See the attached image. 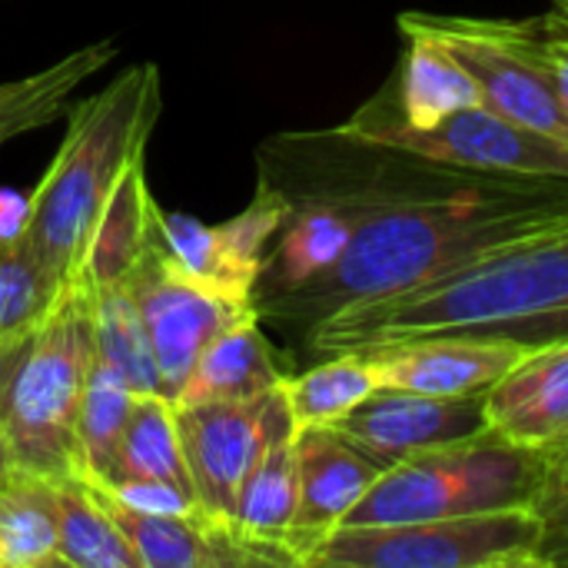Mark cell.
<instances>
[{
    "mask_svg": "<svg viewBox=\"0 0 568 568\" xmlns=\"http://www.w3.org/2000/svg\"><path fill=\"white\" fill-rule=\"evenodd\" d=\"M90 363L93 313L80 280L63 286L33 326L0 343V429L17 473L83 479L77 419Z\"/></svg>",
    "mask_w": 568,
    "mask_h": 568,
    "instance_id": "cell-4",
    "label": "cell"
},
{
    "mask_svg": "<svg viewBox=\"0 0 568 568\" xmlns=\"http://www.w3.org/2000/svg\"><path fill=\"white\" fill-rule=\"evenodd\" d=\"M110 499L143 516H206L200 499L163 479H93Z\"/></svg>",
    "mask_w": 568,
    "mask_h": 568,
    "instance_id": "cell-31",
    "label": "cell"
},
{
    "mask_svg": "<svg viewBox=\"0 0 568 568\" xmlns=\"http://www.w3.org/2000/svg\"><path fill=\"white\" fill-rule=\"evenodd\" d=\"M10 476H17V466H13L10 446H7V439H3V429H0V483H7Z\"/></svg>",
    "mask_w": 568,
    "mask_h": 568,
    "instance_id": "cell-34",
    "label": "cell"
},
{
    "mask_svg": "<svg viewBox=\"0 0 568 568\" xmlns=\"http://www.w3.org/2000/svg\"><path fill=\"white\" fill-rule=\"evenodd\" d=\"M466 333L526 346L568 339V226L513 243L416 290L346 306L306 333L316 356Z\"/></svg>",
    "mask_w": 568,
    "mask_h": 568,
    "instance_id": "cell-2",
    "label": "cell"
},
{
    "mask_svg": "<svg viewBox=\"0 0 568 568\" xmlns=\"http://www.w3.org/2000/svg\"><path fill=\"white\" fill-rule=\"evenodd\" d=\"M366 193L343 256L303 290L256 306L260 320L310 333L346 306L416 290L568 226V180L466 173L399 150Z\"/></svg>",
    "mask_w": 568,
    "mask_h": 568,
    "instance_id": "cell-1",
    "label": "cell"
},
{
    "mask_svg": "<svg viewBox=\"0 0 568 568\" xmlns=\"http://www.w3.org/2000/svg\"><path fill=\"white\" fill-rule=\"evenodd\" d=\"M160 106L153 63L123 70L106 90L73 106L63 143L30 193V220L20 236L57 290L77 280L90 230L126 163L146 150Z\"/></svg>",
    "mask_w": 568,
    "mask_h": 568,
    "instance_id": "cell-3",
    "label": "cell"
},
{
    "mask_svg": "<svg viewBox=\"0 0 568 568\" xmlns=\"http://www.w3.org/2000/svg\"><path fill=\"white\" fill-rule=\"evenodd\" d=\"M293 376L283 353L266 339L260 329L256 306L240 313L196 359L193 373L186 376L176 406L196 403H236V399H260L280 389Z\"/></svg>",
    "mask_w": 568,
    "mask_h": 568,
    "instance_id": "cell-18",
    "label": "cell"
},
{
    "mask_svg": "<svg viewBox=\"0 0 568 568\" xmlns=\"http://www.w3.org/2000/svg\"><path fill=\"white\" fill-rule=\"evenodd\" d=\"M546 456V463H562V459H568V436L556 446V449H549V453H542Z\"/></svg>",
    "mask_w": 568,
    "mask_h": 568,
    "instance_id": "cell-35",
    "label": "cell"
},
{
    "mask_svg": "<svg viewBox=\"0 0 568 568\" xmlns=\"http://www.w3.org/2000/svg\"><path fill=\"white\" fill-rule=\"evenodd\" d=\"M276 393L280 389L260 399L176 406V426H180L190 486L203 513L226 529L233 523L240 486L263 449Z\"/></svg>",
    "mask_w": 568,
    "mask_h": 568,
    "instance_id": "cell-11",
    "label": "cell"
},
{
    "mask_svg": "<svg viewBox=\"0 0 568 568\" xmlns=\"http://www.w3.org/2000/svg\"><path fill=\"white\" fill-rule=\"evenodd\" d=\"M113 53L116 47L110 40H97L67 53L63 60L43 70L3 80L0 83V146L27 130L47 126L63 110L67 97L80 90V83H87L97 70H103L113 60Z\"/></svg>",
    "mask_w": 568,
    "mask_h": 568,
    "instance_id": "cell-22",
    "label": "cell"
},
{
    "mask_svg": "<svg viewBox=\"0 0 568 568\" xmlns=\"http://www.w3.org/2000/svg\"><path fill=\"white\" fill-rule=\"evenodd\" d=\"M296 433L300 429L290 419L280 386L263 449L240 486L230 523L233 536L260 559V566H296L290 552V536L300 506Z\"/></svg>",
    "mask_w": 568,
    "mask_h": 568,
    "instance_id": "cell-15",
    "label": "cell"
},
{
    "mask_svg": "<svg viewBox=\"0 0 568 568\" xmlns=\"http://www.w3.org/2000/svg\"><path fill=\"white\" fill-rule=\"evenodd\" d=\"M379 389L376 359L369 353H333L300 376H286L283 399L296 429L336 426L363 399Z\"/></svg>",
    "mask_w": 568,
    "mask_h": 568,
    "instance_id": "cell-25",
    "label": "cell"
},
{
    "mask_svg": "<svg viewBox=\"0 0 568 568\" xmlns=\"http://www.w3.org/2000/svg\"><path fill=\"white\" fill-rule=\"evenodd\" d=\"M57 552L63 568H143L123 529L87 479L53 483Z\"/></svg>",
    "mask_w": 568,
    "mask_h": 568,
    "instance_id": "cell-23",
    "label": "cell"
},
{
    "mask_svg": "<svg viewBox=\"0 0 568 568\" xmlns=\"http://www.w3.org/2000/svg\"><path fill=\"white\" fill-rule=\"evenodd\" d=\"M110 479H163V483H173V486L193 493L190 473L183 463L176 403L170 396H163V393H136L133 396V409L120 433L116 463H113Z\"/></svg>",
    "mask_w": 568,
    "mask_h": 568,
    "instance_id": "cell-24",
    "label": "cell"
},
{
    "mask_svg": "<svg viewBox=\"0 0 568 568\" xmlns=\"http://www.w3.org/2000/svg\"><path fill=\"white\" fill-rule=\"evenodd\" d=\"M552 3H556V10H559V13H566L568 17V0H552Z\"/></svg>",
    "mask_w": 568,
    "mask_h": 568,
    "instance_id": "cell-36",
    "label": "cell"
},
{
    "mask_svg": "<svg viewBox=\"0 0 568 568\" xmlns=\"http://www.w3.org/2000/svg\"><path fill=\"white\" fill-rule=\"evenodd\" d=\"M293 213V196L260 176L256 196L226 223L206 226L183 213H156V243L163 256L200 290L230 300L253 303L266 246Z\"/></svg>",
    "mask_w": 568,
    "mask_h": 568,
    "instance_id": "cell-9",
    "label": "cell"
},
{
    "mask_svg": "<svg viewBox=\"0 0 568 568\" xmlns=\"http://www.w3.org/2000/svg\"><path fill=\"white\" fill-rule=\"evenodd\" d=\"M333 429L379 466L489 433L483 396H426L409 389H376Z\"/></svg>",
    "mask_w": 568,
    "mask_h": 568,
    "instance_id": "cell-12",
    "label": "cell"
},
{
    "mask_svg": "<svg viewBox=\"0 0 568 568\" xmlns=\"http://www.w3.org/2000/svg\"><path fill=\"white\" fill-rule=\"evenodd\" d=\"M333 136L383 146L423 156L429 163L466 170V173H489V176H556L568 180V146L536 133L493 106L479 103L469 110H456L433 126H409L403 123L386 97L379 93L366 106H359Z\"/></svg>",
    "mask_w": 568,
    "mask_h": 568,
    "instance_id": "cell-7",
    "label": "cell"
},
{
    "mask_svg": "<svg viewBox=\"0 0 568 568\" xmlns=\"http://www.w3.org/2000/svg\"><path fill=\"white\" fill-rule=\"evenodd\" d=\"M50 566L63 568L57 552L53 483L17 473L0 483V568Z\"/></svg>",
    "mask_w": 568,
    "mask_h": 568,
    "instance_id": "cell-26",
    "label": "cell"
},
{
    "mask_svg": "<svg viewBox=\"0 0 568 568\" xmlns=\"http://www.w3.org/2000/svg\"><path fill=\"white\" fill-rule=\"evenodd\" d=\"M406 50L393 83L383 90L393 113L409 126H433L456 110L483 103L473 73L436 40L423 33H403Z\"/></svg>",
    "mask_w": 568,
    "mask_h": 568,
    "instance_id": "cell-21",
    "label": "cell"
},
{
    "mask_svg": "<svg viewBox=\"0 0 568 568\" xmlns=\"http://www.w3.org/2000/svg\"><path fill=\"white\" fill-rule=\"evenodd\" d=\"M30 220V193L0 186V240H20Z\"/></svg>",
    "mask_w": 568,
    "mask_h": 568,
    "instance_id": "cell-33",
    "label": "cell"
},
{
    "mask_svg": "<svg viewBox=\"0 0 568 568\" xmlns=\"http://www.w3.org/2000/svg\"><path fill=\"white\" fill-rule=\"evenodd\" d=\"M140 310L163 396L176 399L203 349L253 303H230L193 286L160 250L156 230L143 256L123 280Z\"/></svg>",
    "mask_w": 568,
    "mask_h": 568,
    "instance_id": "cell-10",
    "label": "cell"
},
{
    "mask_svg": "<svg viewBox=\"0 0 568 568\" xmlns=\"http://www.w3.org/2000/svg\"><path fill=\"white\" fill-rule=\"evenodd\" d=\"M156 213H160V203L153 200L146 186V150H140L120 173L113 193L106 196L100 220L90 230L77 280L87 286L126 280V273L133 270V263L143 256V250L153 240Z\"/></svg>",
    "mask_w": 568,
    "mask_h": 568,
    "instance_id": "cell-20",
    "label": "cell"
},
{
    "mask_svg": "<svg viewBox=\"0 0 568 568\" xmlns=\"http://www.w3.org/2000/svg\"><path fill=\"white\" fill-rule=\"evenodd\" d=\"M366 183L326 196H310L303 203L293 200V213L280 226L276 246L266 253L260 283L253 290V306L290 296L326 273L343 256L366 210Z\"/></svg>",
    "mask_w": 568,
    "mask_h": 568,
    "instance_id": "cell-16",
    "label": "cell"
},
{
    "mask_svg": "<svg viewBox=\"0 0 568 568\" xmlns=\"http://www.w3.org/2000/svg\"><path fill=\"white\" fill-rule=\"evenodd\" d=\"M546 456L486 433L479 439L413 453L379 473L343 526H399L532 506Z\"/></svg>",
    "mask_w": 568,
    "mask_h": 568,
    "instance_id": "cell-5",
    "label": "cell"
},
{
    "mask_svg": "<svg viewBox=\"0 0 568 568\" xmlns=\"http://www.w3.org/2000/svg\"><path fill=\"white\" fill-rule=\"evenodd\" d=\"M399 30L443 43L473 73L486 106L568 146V113L536 60L532 20H473L406 10L399 13Z\"/></svg>",
    "mask_w": 568,
    "mask_h": 568,
    "instance_id": "cell-8",
    "label": "cell"
},
{
    "mask_svg": "<svg viewBox=\"0 0 568 568\" xmlns=\"http://www.w3.org/2000/svg\"><path fill=\"white\" fill-rule=\"evenodd\" d=\"M316 568H546L532 506L399 526H336L310 556Z\"/></svg>",
    "mask_w": 568,
    "mask_h": 568,
    "instance_id": "cell-6",
    "label": "cell"
},
{
    "mask_svg": "<svg viewBox=\"0 0 568 568\" xmlns=\"http://www.w3.org/2000/svg\"><path fill=\"white\" fill-rule=\"evenodd\" d=\"M133 396L136 393L126 386V379L93 353L87 386L80 396V419H77L83 479H110L113 476L116 446H120L126 416L133 409Z\"/></svg>",
    "mask_w": 568,
    "mask_h": 568,
    "instance_id": "cell-28",
    "label": "cell"
},
{
    "mask_svg": "<svg viewBox=\"0 0 568 568\" xmlns=\"http://www.w3.org/2000/svg\"><path fill=\"white\" fill-rule=\"evenodd\" d=\"M87 483L97 489V496L123 529L143 568L260 566V559L210 516H143L110 499L93 479Z\"/></svg>",
    "mask_w": 568,
    "mask_h": 568,
    "instance_id": "cell-19",
    "label": "cell"
},
{
    "mask_svg": "<svg viewBox=\"0 0 568 568\" xmlns=\"http://www.w3.org/2000/svg\"><path fill=\"white\" fill-rule=\"evenodd\" d=\"M57 293L20 240H0V343L33 326Z\"/></svg>",
    "mask_w": 568,
    "mask_h": 568,
    "instance_id": "cell-29",
    "label": "cell"
},
{
    "mask_svg": "<svg viewBox=\"0 0 568 568\" xmlns=\"http://www.w3.org/2000/svg\"><path fill=\"white\" fill-rule=\"evenodd\" d=\"M532 509L542 519L546 568H568V459L546 463L542 483L532 496Z\"/></svg>",
    "mask_w": 568,
    "mask_h": 568,
    "instance_id": "cell-30",
    "label": "cell"
},
{
    "mask_svg": "<svg viewBox=\"0 0 568 568\" xmlns=\"http://www.w3.org/2000/svg\"><path fill=\"white\" fill-rule=\"evenodd\" d=\"M87 290H90V313H93V353L110 369H116L133 393H163L153 349L130 286L120 280Z\"/></svg>",
    "mask_w": 568,
    "mask_h": 568,
    "instance_id": "cell-27",
    "label": "cell"
},
{
    "mask_svg": "<svg viewBox=\"0 0 568 568\" xmlns=\"http://www.w3.org/2000/svg\"><path fill=\"white\" fill-rule=\"evenodd\" d=\"M383 469L386 466H379L333 426H310L296 433L300 506L290 536L296 566H310L316 546L336 526H343V519L369 493Z\"/></svg>",
    "mask_w": 568,
    "mask_h": 568,
    "instance_id": "cell-14",
    "label": "cell"
},
{
    "mask_svg": "<svg viewBox=\"0 0 568 568\" xmlns=\"http://www.w3.org/2000/svg\"><path fill=\"white\" fill-rule=\"evenodd\" d=\"M532 47H536V60L542 63V70L549 73L559 103L568 113V17L566 13H552V17H536L532 20Z\"/></svg>",
    "mask_w": 568,
    "mask_h": 568,
    "instance_id": "cell-32",
    "label": "cell"
},
{
    "mask_svg": "<svg viewBox=\"0 0 568 568\" xmlns=\"http://www.w3.org/2000/svg\"><path fill=\"white\" fill-rule=\"evenodd\" d=\"M493 436L549 453L568 436V339L532 346L493 389L483 393Z\"/></svg>",
    "mask_w": 568,
    "mask_h": 568,
    "instance_id": "cell-17",
    "label": "cell"
},
{
    "mask_svg": "<svg viewBox=\"0 0 568 568\" xmlns=\"http://www.w3.org/2000/svg\"><path fill=\"white\" fill-rule=\"evenodd\" d=\"M532 346L499 336L436 333L396 346L366 349L376 359L379 389H409L426 396H483Z\"/></svg>",
    "mask_w": 568,
    "mask_h": 568,
    "instance_id": "cell-13",
    "label": "cell"
}]
</instances>
